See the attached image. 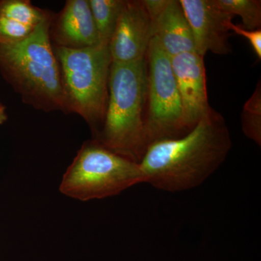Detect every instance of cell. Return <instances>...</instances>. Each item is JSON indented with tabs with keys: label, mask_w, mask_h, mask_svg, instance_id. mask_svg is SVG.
<instances>
[{
	"label": "cell",
	"mask_w": 261,
	"mask_h": 261,
	"mask_svg": "<svg viewBox=\"0 0 261 261\" xmlns=\"http://www.w3.org/2000/svg\"><path fill=\"white\" fill-rule=\"evenodd\" d=\"M231 145L224 116L211 107L187 135L147 147L140 162L145 183L169 192L195 188L224 162Z\"/></svg>",
	"instance_id": "6da1fadb"
},
{
	"label": "cell",
	"mask_w": 261,
	"mask_h": 261,
	"mask_svg": "<svg viewBox=\"0 0 261 261\" xmlns=\"http://www.w3.org/2000/svg\"><path fill=\"white\" fill-rule=\"evenodd\" d=\"M53 13L30 37L0 44V68L25 104L67 114L61 70L49 37Z\"/></svg>",
	"instance_id": "7a4b0ae2"
},
{
	"label": "cell",
	"mask_w": 261,
	"mask_h": 261,
	"mask_svg": "<svg viewBox=\"0 0 261 261\" xmlns=\"http://www.w3.org/2000/svg\"><path fill=\"white\" fill-rule=\"evenodd\" d=\"M146 111L145 58L129 63H112L104 123L93 140L115 153L140 163L148 147Z\"/></svg>",
	"instance_id": "3957f363"
},
{
	"label": "cell",
	"mask_w": 261,
	"mask_h": 261,
	"mask_svg": "<svg viewBox=\"0 0 261 261\" xmlns=\"http://www.w3.org/2000/svg\"><path fill=\"white\" fill-rule=\"evenodd\" d=\"M64 92L67 114L82 117L96 138L102 129L109 96L112 60L109 45L83 49L54 47Z\"/></svg>",
	"instance_id": "277c9868"
},
{
	"label": "cell",
	"mask_w": 261,
	"mask_h": 261,
	"mask_svg": "<svg viewBox=\"0 0 261 261\" xmlns=\"http://www.w3.org/2000/svg\"><path fill=\"white\" fill-rule=\"evenodd\" d=\"M145 183L140 163L106 148L97 141H87L67 168L60 185L63 195L80 201L107 198Z\"/></svg>",
	"instance_id": "5b68a950"
},
{
	"label": "cell",
	"mask_w": 261,
	"mask_h": 261,
	"mask_svg": "<svg viewBox=\"0 0 261 261\" xmlns=\"http://www.w3.org/2000/svg\"><path fill=\"white\" fill-rule=\"evenodd\" d=\"M147 111L146 136L148 147L159 141L183 137L189 130L184 122L181 99L171 58L154 38L146 55Z\"/></svg>",
	"instance_id": "8992f818"
},
{
	"label": "cell",
	"mask_w": 261,
	"mask_h": 261,
	"mask_svg": "<svg viewBox=\"0 0 261 261\" xmlns=\"http://www.w3.org/2000/svg\"><path fill=\"white\" fill-rule=\"evenodd\" d=\"M191 28L195 50L225 56L231 51L229 32L233 17L219 9L213 0H179Z\"/></svg>",
	"instance_id": "52a82bcc"
},
{
	"label": "cell",
	"mask_w": 261,
	"mask_h": 261,
	"mask_svg": "<svg viewBox=\"0 0 261 261\" xmlns=\"http://www.w3.org/2000/svg\"><path fill=\"white\" fill-rule=\"evenodd\" d=\"M152 38L150 18L143 0H125L109 43L112 63L144 59Z\"/></svg>",
	"instance_id": "ba28073f"
},
{
	"label": "cell",
	"mask_w": 261,
	"mask_h": 261,
	"mask_svg": "<svg viewBox=\"0 0 261 261\" xmlns=\"http://www.w3.org/2000/svg\"><path fill=\"white\" fill-rule=\"evenodd\" d=\"M171 63L181 99L184 122L190 132L211 108L204 57L196 51H188L172 57Z\"/></svg>",
	"instance_id": "9c48e42d"
},
{
	"label": "cell",
	"mask_w": 261,
	"mask_h": 261,
	"mask_svg": "<svg viewBox=\"0 0 261 261\" xmlns=\"http://www.w3.org/2000/svg\"><path fill=\"white\" fill-rule=\"evenodd\" d=\"M151 20L152 37L170 58L195 51L190 24L178 0H143Z\"/></svg>",
	"instance_id": "30bf717a"
},
{
	"label": "cell",
	"mask_w": 261,
	"mask_h": 261,
	"mask_svg": "<svg viewBox=\"0 0 261 261\" xmlns=\"http://www.w3.org/2000/svg\"><path fill=\"white\" fill-rule=\"evenodd\" d=\"M49 37L54 47L76 49L101 44L89 0H67L53 15Z\"/></svg>",
	"instance_id": "8fae6325"
},
{
	"label": "cell",
	"mask_w": 261,
	"mask_h": 261,
	"mask_svg": "<svg viewBox=\"0 0 261 261\" xmlns=\"http://www.w3.org/2000/svg\"><path fill=\"white\" fill-rule=\"evenodd\" d=\"M125 0H89L101 44L109 45Z\"/></svg>",
	"instance_id": "7c38bea8"
},
{
	"label": "cell",
	"mask_w": 261,
	"mask_h": 261,
	"mask_svg": "<svg viewBox=\"0 0 261 261\" xmlns=\"http://www.w3.org/2000/svg\"><path fill=\"white\" fill-rule=\"evenodd\" d=\"M53 12L38 8L29 0H0V15L37 28Z\"/></svg>",
	"instance_id": "4fadbf2b"
},
{
	"label": "cell",
	"mask_w": 261,
	"mask_h": 261,
	"mask_svg": "<svg viewBox=\"0 0 261 261\" xmlns=\"http://www.w3.org/2000/svg\"><path fill=\"white\" fill-rule=\"evenodd\" d=\"M219 9L231 16H240L243 28L257 30L261 27V1L260 0H213Z\"/></svg>",
	"instance_id": "5bb4252c"
},
{
	"label": "cell",
	"mask_w": 261,
	"mask_h": 261,
	"mask_svg": "<svg viewBox=\"0 0 261 261\" xmlns=\"http://www.w3.org/2000/svg\"><path fill=\"white\" fill-rule=\"evenodd\" d=\"M242 128L247 137L261 145V86L256 89L250 99L245 102L241 116Z\"/></svg>",
	"instance_id": "9a60e30c"
},
{
	"label": "cell",
	"mask_w": 261,
	"mask_h": 261,
	"mask_svg": "<svg viewBox=\"0 0 261 261\" xmlns=\"http://www.w3.org/2000/svg\"><path fill=\"white\" fill-rule=\"evenodd\" d=\"M231 31L234 32L235 34L246 38L249 42L251 44L252 49L255 51L257 58L260 60L261 58V30H247L240 27V25H234L233 23L231 24Z\"/></svg>",
	"instance_id": "2e32d148"
},
{
	"label": "cell",
	"mask_w": 261,
	"mask_h": 261,
	"mask_svg": "<svg viewBox=\"0 0 261 261\" xmlns=\"http://www.w3.org/2000/svg\"><path fill=\"white\" fill-rule=\"evenodd\" d=\"M8 120V115L6 113V108L0 101V125H3Z\"/></svg>",
	"instance_id": "e0dca14e"
}]
</instances>
